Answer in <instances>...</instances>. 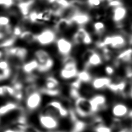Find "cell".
<instances>
[{"label":"cell","instance_id":"6da1fadb","mask_svg":"<svg viewBox=\"0 0 132 132\" xmlns=\"http://www.w3.org/2000/svg\"><path fill=\"white\" fill-rule=\"evenodd\" d=\"M127 43V38L123 32L116 33L105 36L96 43V47L100 49L108 47L112 50H120L124 48Z\"/></svg>","mask_w":132,"mask_h":132},{"label":"cell","instance_id":"e575fe53","mask_svg":"<svg viewBox=\"0 0 132 132\" xmlns=\"http://www.w3.org/2000/svg\"><path fill=\"white\" fill-rule=\"evenodd\" d=\"M46 1H48V0H46Z\"/></svg>","mask_w":132,"mask_h":132},{"label":"cell","instance_id":"3957f363","mask_svg":"<svg viewBox=\"0 0 132 132\" xmlns=\"http://www.w3.org/2000/svg\"><path fill=\"white\" fill-rule=\"evenodd\" d=\"M79 71L76 60L72 56L63 59L61 68L59 71V76L63 80H72L76 78Z\"/></svg>","mask_w":132,"mask_h":132},{"label":"cell","instance_id":"4316f807","mask_svg":"<svg viewBox=\"0 0 132 132\" xmlns=\"http://www.w3.org/2000/svg\"><path fill=\"white\" fill-rule=\"evenodd\" d=\"M14 0H0V6L9 8L14 5Z\"/></svg>","mask_w":132,"mask_h":132},{"label":"cell","instance_id":"836d02e7","mask_svg":"<svg viewBox=\"0 0 132 132\" xmlns=\"http://www.w3.org/2000/svg\"><path fill=\"white\" fill-rule=\"evenodd\" d=\"M131 130H132V125H131Z\"/></svg>","mask_w":132,"mask_h":132},{"label":"cell","instance_id":"ac0fdd59","mask_svg":"<svg viewBox=\"0 0 132 132\" xmlns=\"http://www.w3.org/2000/svg\"><path fill=\"white\" fill-rule=\"evenodd\" d=\"M120 64H132V48H127L120 52L114 58Z\"/></svg>","mask_w":132,"mask_h":132},{"label":"cell","instance_id":"7a4b0ae2","mask_svg":"<svg viewBox=\"0 0 132 132\" xmlns=\"http://www.w3.org/2000/svg\"><path fill=\"white\" fill-rule=\"evenodd\" d=\"M34 58L38 63L37 72L40 73H45L50 71L53 68L54 60L46 50L43 48H38L34 53Z\"/></svg>","mask_w":132,"mask_h":132},{"label":"cell","instance_id":"f1b7e54d","mask_svg":"<svg viewBox=\"0 0 132 132\" xmlns=\"http://www.w3.org/2000/svg\"><path fill=\"white\" fill-rule=\"evenodd\" d=\"M23 131L19 130H18L15 128H13L12 127H11V126L9 128H7L3 131V132H23Z\"/></svg>","mask_w":132,"mask_h":132},{"label":"cell","instance_id":"30bf717a","mask_svg":"<svg viewBox=\"0 0 132 132\" xmlns=\"http://www.w3.org/2000/svg\"><path fill=\"white\" fill-rule=\"evenodd\" d=\"M55 43L58 54L63 59L71 56L74 46L71 40L64 37H60L57 38Z\"/></svg>","mask_w":132,"mask_h":132},{"label":"cell","instance_id":"44dd1931","mask_svg":"<svg viewBox=\"0 0 132 132\" xmlns=\"http://www.w3.org/2000/svg\"><path fill=\"white\" fill-rule=\"evenodd\" d=\"M19 39L27 44H31L36 43V34L31 30L25 29L19 36Z\"/></svg>","mask_w":132,"mask_h":132},{"label":"cell","instance_id":"4fadbf2b","mask_svg":"<svg viewBox=\"0 0 132 132\" xmlns=\"http://www.w3.org/2000/svg\"><path fill=\"white\" fill-rule=\"evenodd\" d=\"M89 99L92 111L94 114L105 109L107 106L106 97L102 94H96Z\"/></svg>","mask_w":132,"mask_h":132},{"label":"cell","instance_id":"f546056e","mask_svg":"<svg viewBox=\"0 0 132 132\" xmlns=\"http://www.w3.org/2000/svg\"><path fill=\"white\" fill-rule=\"evenodd\" d=\"M5 56V53L2 51L0 50V60L3 59V57Z\"/></svg>","mask_w":132,"mask_h":132},{"label":"cell","instance_id":"9a60e30c","mask_svg":"<svg viewBox=\"0 0 132 132\" xmlns=\"http://www.w3.org/2000/svg\"><path fill=\"white\" fill-rule=\"evenodd\" d=\"M127 82L126 79H119L114 81L112 80L107 89L114 93L125 96H126L125 90L126 88Z\"/></svg>","mask_w":132,"mask_h":132},{"label":"cell","instance_id":"8fae6325","mask_svg":"<svg viewBox=\"0 0 132 132\" xmlns=\"http://www.w3.org/2000/svg\"><path fill=\"white\" fill-rule=\"evenodd\" d=\"M111 9V18L112 22L118 28L122 29L123 27V22L128 14V8L124 4H123Z\"/></svg>","mask_w":132,"mask_h":132},{"label":"cell","instance_id":"7c38bea8","mask_svg":"<svg viewBox=\"0 0 132 132\" xmlns=\"http://www.w3.org/2000/svg\"><path fill=\"white\" fill-rule=\"evenodd\" d=\"M71 41L74 45H89L93 42V39L85 27H78L72 36Z\"/></svg>","mask_w":132,"mask_h":132},{"label":"cell","instance_id":"d6a6232c","mask_svg":"<svg viewBox=\"0 0 132 132\" xmlns=\"http://www.w3.org/2000/svg\"><path fill=\"white\" fill-rule=\"evenodd\" d=\"M18 1H19V2H20V1H23V0H18Z\"/></svg>","mask_w":132,"mask_h":132},{"label":"cell","instance_id":"4dcf8cb0","mask_svg":"<svg viewBox=\"0 0 132 132\" xmlns=\"http://www.w3.org/2000/svg\"><path fill=\"white\" fill-rule=\"evenodd\" d=\"M127 117L129 118L130 119H132V109L129 110V112H128Z\"/></svg>","mask_w":132,"mask_h":132},{"label":"cell","instance_id":"484cf974","mask_svg":"<svg viewBox=\"0 0 132 132\" xmlns=\"http://www.w3.org/2000/svg\"><path fill=\"white\" fill-rule=\"evenodd\" d=\"M115 67L112 64H107L105 67L104 71L108 76H112L115 73Z\"/></svg>","mask_w":132,"mask_h":132},{"label":"cell","instance_id":"1f68e13d","mask_svg":"<svg viewBox=\"0 0 132 132\" xmlns=\"http://www.w3.org/2000/svg\"><path fill=\"white\" fill-rule=\"evenodd\" d=\"M128 95H129V96L132 99V86H131V88H130V89H129V93H128Z\"/></svg>","mask_w":132,"mask_h":132},{"label":"cell","instance_id":"5b68a950","mask_svg":"<svg viewBox=\"0 0 132 132\" xmlns=\"http://www.w3.org/2000/svg\"><path fill=\"white\" fill-rule=\"evenodd\" d=\"M73 110L76 116L80 118H87L94 115L89 99L81 95L74 100Z\"/></svg>","mask_w":132,"mask_h":132},{"label":"cell","instance_id":"cb8c5ba5","mask_svg":"<svg viewBox=\"0 0 132 132\" xmlns=\"http://www.w3.org/2000/svg\"><path fill=\"white\" fill-rule=\"evenodd\" d=\"M94 132H112V129L110 126L106 125L104 122L95 123L91 125Z\"/></svg>","mask_w":132,"mask_h":132},{"label":"cell","instance_id":"277c9868","mask_svg":"<svg viewBox=\"0 0 132 132\" xmlns=\"http://www.w3.org/2000/svg\"><path fill=\"white\" fill-rule=\"evenodd\" d=\"M71 109H68L62 102L58 100H52L45 106L42 112L51 114L58 119L69 117Z\"/></svg>","mask_w":132,"mask_h":132},{"label":"cell","instance_id":"d4e9b609","mask_svg":"<svg viewBox=\"0 0 132 132\" xmlns=\"http://www.w3.org/2000/svg\"><path fill=\"white\" fill-rule=\"evenodd\" d=\"M105 3V0H86L87 6L90 8L93 9L101 7Z\"/></svg>","mask_w":132,"mask_h":132},{"label":"cell","instance_id":"ffe728a7","mask_svg":"<svg viewBox=\"0 0 132 132\" xmlns=\"http://www.w3.org/2000/svg\"><path fill=\"white\" fill-rule=\"evenodd\" d=\"M16 90L12 85H1L0 96L5 97H13L14 98Z\"/></svg>","mask_w":132,"mask_h":132},{"label":"cell","instance_id":"9c48e42d","mask_svg":"<svg viewBox=\"0 0 132 132\" xmlns=\"http://www.w3.org/2000/svg\"><path fill=\"white\" fill-rule=\"evenodd\" d=\"M38 122L40 126L47 132L54 131L59 126V119L42 112L38 116Z\"/></svg>","mask_w":132,"mask_h":132},{"label":"cell","instance_id":"83f0119b","mask_svg":"<svg viewBox=\"0 0 132 132\" xmlns=\"http://www.w3.org/2000/svg\"><path fill=\"white\" fill-rule=\"evenodd\" d=\"M23 132H40V131L38 129H36V128L28 125Z\"/></svg>","mask_w":132,"mask_h":132},{"label":"cell","instance_id":"52a82bcc","mask_svg":"<svg viewBox=\"0 0 132 132\" xmlns=\"http://www.w3.org/2000/svg\"><path fill=\"white\" fill-rule=\"evenodd\" d=\"M82 60L84 69L87 70L98 67L104 62L100 52L94 49H89L86 51L82 56Z\"/></svg>","mask_w":132,"mask_h":132},{"label":"cell","instance_id":"d6986e66","mask_svg":"<svg viewBox=\"0 0 132 132\" xmlns=\"http://www.w3.org/2000/svg\"><path fill=\"white\" fill-rule=\"evenodd\" d=\"M19 109L18 103L14 101L8 102L0 106V116H4Z\"/></svg>","mask_w":132,"mask_h":132},{"label":"cell","instance_id":"5bb4252c","mask_svg":"<svg viewBox=\"0 0 132 132\" xmlns=\"http://www.w3.org/2000/svg\"><path fill=\"white\" fill-rule=\"evenodd\" d=\"M112 81L109 76H97L93 78L90 84L92 88L95 90H102L107 89Z\"/></svg>","mask_w":132,"mask_h":132},{"label":"cell","instance_id":"ba28073f","mask_svg":"<svg viewBox=\"0 0 132 132\" xmlns=\"http://www.w3.org/2000/svg\"><path fill=\"white\" fill-rule=\"evenodd\" d=\"M57 38V33L54 28H45L36 34V43L46 46L55 43Z\"/></svg>","mask_w":132,"mask_h":132},{"label":"cell","instance_id":"7402d4cb","mask_svg":"<svg viewBox=\"0 0 132 132\" xmlns=\"http://www.w3.org/2000/svg\"><path fill=\"white\" fill-rule=\"evenodd\" d=\"M76 78L83 84L90 83L93 77L89 70L84 69L78 72Z\"/></svg>","mask_w":132,"mask_h":132},{"label":"cell","instance_id":"e0dca14e","mask_svg":"<svg viewBox=\"0 0 132 132\" xmlns=\"http://www.w3.org/2000/svg\"><path fill=\"white\" fill-rule=\"evenodd\" d=\"M20 69L26 75L34 74L35 71H38V63L35 58L25 61L22 64Z\"/></svg>","mask_w":132,"mask_h":132},{"label":"cell","instance_id":"603a6c76","mask_svg":"<svg viewBox=\"0 0 132 132\" xmlns=\"http://www.w3.org/2000/svg\"><path fill=\"white\" fill-rule=\"evenodd\" d=\"M92 29L94 33L99 36L103 35L106 30L105 23L101 20H97L92 24Z\"/></svg>","mask_w":132,"mask_h":132},{"label":"cell","instance_id":"2e32d148","mask_svg":"<svg viewBox=\"0 0 132 132\" xmlns=\"http://www.w3.org/2000/svg\"><path fill=\"white\" fill-rule=\"evenodd\" d=\"M129 110L126 104L123 103H117L112 106L111 112L113 118L122 119L127 116Z\"/></svg>","mask_w":132,"mask_h":132},{"label":"cell","instance_id":"8992f818","mask_svg":"<svg viewBox=\"0 0 132 132\" xmlns=\"http://www.w3.org/2000/svg\"><path fill=\"white\" fill-rule=\"evenodd\" d=\"M5 56L10 58L11 61L16 65L20 64V67L26 61L28 56V50L26 48L22 46H12L5 49Z\"/></svg>","mask_w":132,"mask_h":132}]
</instances>
